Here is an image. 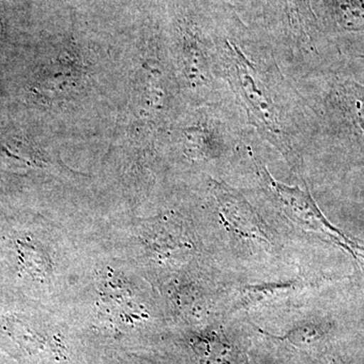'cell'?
Returning <instances> with one entry per match:
<instances>
[{"instance_id": "7a4b0ae2", "label": "cell", "mask_w": 364, "mask_h": 364, "mask_svg": "<svg viewBox=\"0 0 364 364\" xmlns=\"http://www.w3.org/2000/svg\"><path fill=\"white\" fill-rule=\"evenodd\" d=\"M294 83L316 117L314 144L326 141L364 153V85L332 71Z\"/></svg>"}, {"instance_id": "52a82bcc", "label": "cell", "mask_w": 364, "mask_h": 364, "mask_svg": "<svg viewBox=\"0 0 364 364\" xmlns=\"http://www.w3.org/2000/svg\"><path fill=\"white\" fill-rule=\"evenodd\" d=\"M293 289L291 284H269L264 286L248 287L245 289L244 301L248 305L252 303H259L261 299L267 298V296H272L275 293H282L284 291H289Z\"/></svg>"}, {"instance_id": "5b68a950", "label": "cell", "mask_w": 364, "mask_h": 364, "mask_svg": "<svg viewBox=\"0 0 364 364\" xmlns=\"http://www.w3.org/2000/svg\"><path fill=\"white\" fill-rule=\"evenodd\" d=\"M191 344L200 364L235 363L233 346L215 333L196 337Z\"/></svg>"}, {"instance_id": "6da1fadb", "label": "cell", "mask_w": 364, "mask_h": 364, "mask_svg": "<svg viewBox=\"0 0 364 364\" xmlns=\"http://www.w3.org/2000/svg\"><path fill=\"white\" fill-rule=\"evenodd\" d=\"M218 75L230 102L254 135L294 168L314 145L316 117L268 42L236 33L217 37Z\"/></svg>"}, {"instance_id": "277c9868", "label": "cell", "mask_w": 364, "mask_h": 364, "mask_svg": "<svg viewBox=\"0 0 364 364\" xmlns=\"http://www.w3.org/2000/svg\"><path fill=\"white\" fill-rule=\"evenodd\" d=\"M210 186L220 214L228 224L247 236L261 238L264 235L255 210L240 191L217 181H212Z\"/></svg>"}, {"instance_id": "8992f818", "label": "cell", "mask_w": 364, "mask_h": 364, "mask_svg": "<svg viewBox=\"0 0 364 364\" xmlns=\"http://www.w3.org/2000/svg\"><path fill=\"white\" fill-rule=\"evenodd\" d=\"M326 333H327V330L324 325L317 324V323H306V324L294 328L280 339L289 341L294 346L305 348V347L312 346L321 339L324 338Z\"/></svg>"}, {"instance_id": "3957f363", "label": "cell", "mask_w": 364, "mask_h": 364, "mask_svg": "<svg viewBox=\"0 0 364 364\" xmlns=\"http://www.w3.org/2000/svg\"><path fill=\"white\" fill-rule=\"evenodd\" d=\"M248 155L252 159L265 191L287 217L309 231L324 235L328 241L343 249L364 270V247L328 221L308 188L301 189L299 186H287L274 179L267 165L254 152L252 145L249 146Z\"/></svg>"}]
</instances>
